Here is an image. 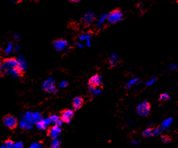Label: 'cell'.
Instances as JSON below:
<instances>
[{
	"instance_id": "1",
	"label": "cell",
	"mask_w": 178,
	"mask_h": 148,
	"mask_svg": "<svg viewBox=\"0 0 178 148\" xmlns=\"http://www.w3.org/2000/svg\"><path fill=\"white\" fill-rule=\"evenodd\" d=\"M1 65V72L6 73L7 71L14 72L16 69L20 68L19 63L15 58H7L4 59L0 64Z\"/></svg>"
},
{
	"instance_id": "20",
	"label": "cell",
	"mask_w": 178,
	"mask_h": 148,
	"mask_svg": "<svg viewBox=\"0 0 178 148\" xmlns=\"http://www.w3.org/2000/svg\"><path fill=\"white\" fill-rule=\"evenodd\" d=\"M132 144L133 145H137L138 144V142H137V140H133L132 142Z\"/></svg>"
},
{
	"instance_id": "19",
	"label": "cell",
	"mask_w": 178,
	"mask_h": 148,
	"mask_svg": "<svg viewBox=\"0 0 178 148\" xmlns=\"http://www.w3.org/2000/svg\"><path fill=\"white\" fill-rule=\"evenodd\" d=\"M30 148H40V146L38 144H34L31 146Z\"/></svg>"
},
{
	"instance_id": "2",
	"label": "cell",
	"mask_w": 178,
	"mask_h": 148,
	"mask_svg": "<svg viewBox=\"0 0 178 148\" xmlns=\"http://www.w3.org/2000/svg\"><path fill=\"white\" fill-rule=\"evenodd\" d=\"M123 18V13L120 9H116L113 10L109 13V16L107 17V21L109 23H115L116 22H119L122 20Z\"/></svg>"
},
{
	"instance_id": "14",
	"label": "cell",
	"mask_w": 178,
	"mask_h": 148,
	"mask_svg": "<svg viewBox=\"0 0 178 148\" xmlns=\"http://www.w3.org/2000/svg\"><path fill=\"white\" fill-rule=\"evenodd\" d=\"M161 140H162V142L164 143H166V144L170 143L171 142L170 138L167 135H163L161 136Z\"/></svg>"
},
{
	"instance_id": "7",
	"label": "cell",
	"mask_w": 178,
	"mask_h": 148,
	"mask_svg": "<svg viewBox=\"0 0 178 148\" xmlns=\"http://www.w3.org/2000/svg\"><path fill=\"white\" fill-rule=\"evenodd\" d=\"M61 132V128L60 126L54 125L51 126L49 129V135L53 139L58 138V136L60 135Z\"/></svg>"
},
{
	"instance_id": "16",
	"label": "cell",
	"mask_w": 178,
	"mask_h": 148,
	"mask_svg": "<svg viewBox=\"0 0 178 148\" xmlns=\"http://www.w3.org/2000/svg\"><path fill=\"white\" fill-rule=\"evenodd\" d=\"M14 143L11 140H7L5 141V147L6 148H14Z\"/></svg>"
},
{
	"instance_id": "13",
	"label": "cell",
	"mask_w": 178,
	"mask_h": 148,
	"mask_svg": "<svg viewBox=\"0 0 178 148\" xmlns=\"http://www.w3.org/2000/svg\"><path fill=\"white\" fill-rule=\"evenodd\" d=\"M60 147V141L58 138L53 139L51 143V148H59Z\"/></svg>"
},
{
	"instance_id": "5",
	"label": "cell",
	"mask_w": 178,
	"mask_h": 148,
	"mask_svg": "<svg viewBox=\"0 0 178 148\" xmlns=\"http://www.w3.org/2000/svg\"><path fill=\"white\" fill-rule=\"evenodd\" d=\"M74 111L71 109H65L60 113V118L63 122L69 123L74 117Z\"/></svg>"
},
{
	"instance_id": "17",
	"label": "cell",
	"mask_w": 178,
	"mask_h": 148,
	"mask_svg": "<svg viewBox=\"0 0 178 148\" xmlns=\"http://www.w3.org/2000/svg\"><path fill=\"white\" fill-rule=\"evenodd\" d=\"M14 148H23V145L22 143H17V144H14Z\"/></svg>"
},
{
	"instance_id": "15",
	"label": "cell",
	"mask_w": 178,
	"mask_h": 148,
	"mask_svg": "<svg viewBox=\"0 0 178 148\" xmlns=\"http://www.w3.org/2000/svg\"><path fill=\"white\" fill-rule=\"evenodd\" d=\"M169 99H170V96H169L168 94H166V93H165V94H161L160 96H159V100L160 101H163V102H164V101H166L168 100Z\"/></svg>"
},
{
	"instance_id": "8",
	"label": "cell",
	"mask_w": 178,
	"mask_h": 148,
	"mask_svg": "<svg viewBox=\"0 0 178 148\" xmlns=\"http://www.w3.org/2000/svg\"><path fill=\"white\" fill-rule=\"evenodd\" d=\"M84 99L81 96H76L72 100V107L74 110H78L80 109L84 105Z\"/></svg>"
},
{
	"instance_id": "3",
	"label": "cell",
	"mask_w": 178,
	"mask_h": 148,
	"mask_svg": "<svg viewBox=\"0 0 178 148\" xmlns=\"http://www.w3.org/2000/svg\"><path fill=\"white\" fill-rule=\"evenodd\" d=\"M3 122L4 124L7 128L10 129H14L17 127L18 126V120L16 117L11 115H7L3 118Z\"/></svg>"
},
{
	"instance_id": "4",
	"label": "cell",
	"mask_w": 178,
	"mask_h": 148,
	"mask_svg": "<svg viewBox=\"0 0 178 148\" xmlns=\"http://www.w3.org/2000/svg\"><path fill=\"white\" fill-rule=\"evenodd\" d=\"M151 105L147 101H144L138 105L137 107V112L138 115L141 116H147L150 113Z\"/></svg>"
},
{
	"instance_id": "10",
	"label": "cell",
	"mask_w": 178,
	"mask_h": 148,
	"mask_svg": "<svg viewBox=\"0 0 178 148\" xmlns=\"http://www.w3.org/2000/svg\"><path fill=\"white\" fill-rule=\"evenodd\" d=\"M142 136L145 138H149L155 136V127H149L142 132Z\"/></svg>"
},
{
	"instance_id": "21",
	"label": "cell",
	"mask_w": 178,
	"mask_h": 148,
	"mask_svg": "<svg viewBox=\"0 0 178 148\" xmlns=\"http://www.w3.org/2000/svg\"><path fill=\"white\" fill-rule=\"evenodd\" d=\"M0 72H1V65H0Z\"/></svg>"
},
{
	"instance_id": "6",
	"label": "cell",
	"mask_w": 178,
	"mask_h": 148,
	"mask_svg": "<svg viewBox=\"0 0 178 148\" xmlns=\"http://www.w3.org/2000/svg\"><path fill=\"white\" fill-rule=\"evenodd\" d=\"M89 84L90 87H91L92 88L100 87L102 85V77H101L99 74L95 75V76H92V77L89 79Z\"/></svg>"
},
{
	"instance_id": "9",
	"label": "cell",
	"mask_w": 178,
	"mask_h": 148,
	"mask_svg": "<svg viewBox=\"0 0 178 148\" xmlns=\"http://www.w3.org/2000/svg\"><path fill=\"white\" fill-rule=\"evenodd\" d=\"M49 124H51L49 119H41L36 123V126H37L38 129H41V130H45L48 127V126L49 125Z\"/></svg>"
},
{
	"instance_id": "18",
	"label": "cell",
	"mask_w": 178,
	"mask_h": 148,
	"mask_svg": "<svg viewBox=\"0 0 178 148\" xmlns=\"http://www.w3.org/2000/svg\"><path fill=\"white\" fill-rule=\"evenodd\" d=\"M137 79H134V80H131V82L128 83V86H131V85H134L135 83H136V81H137Z\"/></svg>"
},
{
	"instance_id": "11",
	"label": "cell",
	"mask_w": 178,
	"mask_h": 148,
	"mask_svg": "<svg viewBox=\"0 0 178 148\" xmlns=\"http://www.w3.org/2000/svg\"><path fill=\"white\" fill-rule=\"evenodd\" d=\"M49 119L50 120V122L54 124V125L60 126V124L63 122L62 121V119H61L60 117H58V116L55 115H51Z\"/></svg>"
},
{
	"instance_id": "12",
	"label": "cell",
	"mask_w": 178,
	"mask_h": 148,
	"mask_svg": "<svg viewBox=\"0 0 178 148\" xmlns=\"http://www.w3.org/2000/svg\"><path fill=\"white\" fill-rule=\"evenodd\" d=\"M172 122H173L172 117L167 118V119H164V120L163 121V122L161 123V129H162L163 130H166V129H168V128L170 127V126L171 124H172Z\"/></svg>"
}]
</instances>
